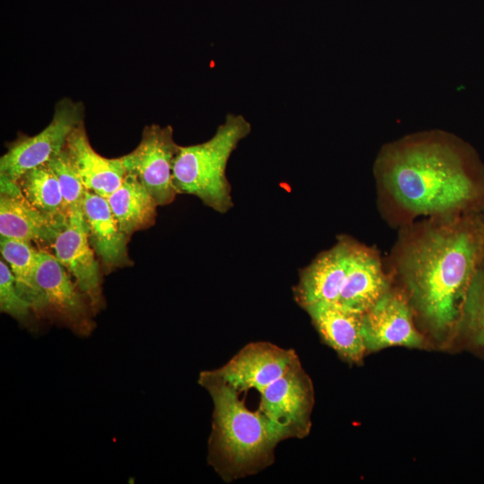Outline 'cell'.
Instances as JSON below:
<instances>
[{
    "label": "cell",
    "instance_id": "obj_1",
    "mask_svg": "<svg viewBox=\"0 0 484 484\" xmlns=\"http://www.w3.org/2000/svg\"><path fill=\"white\" fill-rule=\"evenodd\" d=\"M479 253L472 231L441 228L427 231L402 256L400 273L411 305L438 344H448L458 332Z\"/></svg>",
    "mask_w": 484,
    "mask_h": 484
},
{
    "label": "cell",
    "instance_id": "obj_2",
    "mask_svg": "<svg viewBox=\"0 0 484 484\" xmlns=\"http://www.w3.org/2000/svg\"><path fill=\"white\" fill-rule=\"evenodd\" d=\"M378 169L395 200L415 213L454 211L474 195V183L461 151L436 134L393 145L380 158Z\"/></svg>",
    "mask_w": 484,
    "mask_h": 484
},
{
    "label": "cell",
    "instance_id": "obj_3",
    "mask_svg": "<svg viewBox=\"0 0 484 484\" xmlns=\"http://www.w3.org/2000/svg\"><path fill=\"white\" fill-rule=\"evenodd\" d=\"M198 384L213 404L208 462L225 480H234L272 464L277 445L288 432L260 410L250 411L238 392L203 371Z\"/></svg>",
    "mask_w": 484,
    "mask_h": 484
},
{
    "label": "cell",
    "instance_id": "obj_4",
    "mask_svg": "<svg viewBox=\"0 0 484 484\" xmlns=\"http://www.w3.org/2000/svg\"><path fill=\"white\" fill-rule=\"evenodd\" d=\"M251 130L250 122L243 115L229 113L209 140L180 146L173 169L177 194L194 195L205 206L227 213L234 206L226 174L228 162Z\"/></svg>",
    "mask_w": 484,
    "mask_h": 484
},
{
    "label": "cell",
    "instance_id": "obj_5",
    "mask_svg": "<svg viewBox=\"0 0 484 484\" xmlns=\"http://www.w3.org/2000/svg\"><path fill=\"white\" fill-rule=\"evenodd\" d=\"M83 105L65 98L55 107L51 122L39 134H20L0 158V176L17 181L26 171L48 163L65 148L72 131L83 123Z\"/></svg>",
    "mask_w": 484,
    "mask_h": 484
},
{
    "label": "cell",
    "instance_id": "obj_6",
    "mask_svg": "<svg viewBox=\"0 0 484 484\" xmlns=\"http://www.w3.org/2000/svg\"><path fill=\"white\" fill-rule=\"evenodd\" d=\"M37 282L43 299V319L70 330L78 337H89L96 324L86 296L71 274L51 253L40 250Z\"/></svg>",
    "mask_w": 484,
    "mask_h": 484
},
{
    "label": "cell",
    "instance_id": "obj_7",
    "mask_svg": "<svg viewBox=\"0 0 484 484\" xmlns=\"http://www.w3.org/2000/svg\"><path fill=\"white\" fill-rule=\"evenodd\" d=\"M180 145L171 125H146L137 147L120 157L126 173L134 175L154 197L159 206L171 203L178 194L173 183V169Z\"/></svg>",
    "mask_w": 484,
    "mask_h": 484
},
{
    "label": "cell",
    "instance_id": "obj_8",
    "mask_svg": "<svg viewBox=\"0 0 484 484\" xmlns=\"http://www.w3.org/2000/svg\"><path fill=\"white\" fill-rule=\"evenodd\" d=\"M54 255L88 298L95 315L105 307L100 266L91 246L82 208L68 212L53 245Z\"/></svg>",
    "mask_w": 484,
    "mask_h": 484
},
{
    "label": "cell",
    "instance_id": "obj_9",
    "mask_svg": "<svg viewBox=\"0 0 484 484\" xmlns=\"http://www.w3.org/2000/svg\"><path fill=\"white\" fill-rule=\"evenodd\" d=\"M298 360L293 350L257 341L246 345L222 367L203 372L238 393L256 389L261 393Z\"/></svg>",
    "mask_w": 484,
    "mask_h": 484
},
{
    "label": "cell",
    "instance_id": "obj_10",
    "mask_svg": "<svg viewBox=\"0 0 484 484\" xmlns=\"http://www.w3.org/2000/svg\"><path fill=\"white\" fill-rule=\"evenodd\" d=\"M313 405V385L298 360L261 393L259 410L290 438H302L311 428Z\"/></svg>",
    "mask_w": 484,
    "mask_h": 484
},
{
    "label": "cell",
    "instance_id": "obj_11",
    "mask_svg": "<svg viewBox=\"0 0 484 484\" xmlns=\"http://www.w3.org/2000/svg\"><path fill=\"white\" fill-rule=\"evenodd\" d=\"M362 333L367 352L393 346L426 349L428 344L415 327L408 302L389 290L363 314Z\"/></svg>",
    "mask_w": 484,
    "mask_h": 484
},
{
    "label": "cell",
    "instance_id": "obj_12",
    "mask_svg": "<svg viewBox=\"0 0 484 484\" xmlns=\"http://www.w3.org/2000/svg\"><path fill=\"white\" fill-rule=\"evenodd\" d=\"M355 247L352 242L341 240L300 272L294 297L301 307L319 302H338Z\"/></svg>",
    "mask_w": 484,
    "mask_h": 484
},
{
    "label": "cell",
    "instance_id": "obj_13",
    "mask_svg": "<svg viewBox=\"0 0 484 484\" xmlns=\"http://www.w3.org/2000/svg\"><path fill=\"white\" fill-rule=\"evenodd\" d=\"M65 224L40 212L23 196L17 182L0 176L1 237L52 246Z\"/></svg>",
    "mask_w": 484,
    "mask_h": 484
},
{
    "label": "cell",
    "instance_id": "obj_14",
    "mask_svg": "<svg viewBox=\"0 0 484 484\" xmlns=\"http://www.w3.org/2000/svg\"><path fill=\"white\" fill-rule=\"evenodd\" d=\"M326 344L344 360L358 364L367 353L362 333L363 314L338 303L319 302L304 308Z\"/></svg>",
    "mask_w": 484,
    "mask_h": 484
},
{
    "label": "cell",
    "instance_id": "obj_15",
    "mask_svg": "<svg viewBox=\"0 0 484 484\" xmlns=\"http://www.w3.org/2000/svg\"><path fill=\"white\" fill-rule=\"evenodd\" d=\"M82 212L89 241L105 272L133 265L127 250L129 237L120 229L107 199L87 190Z\"/></svg>",
    "mask_w": 484,
    "mask_h": 484
},
{
    "label": "cell",
    "instance_id": "obj_16",
    "mask_svg": "<svg viewBox=\"0 0 484 484\" xmlns=\"http://www.w3.org/2000/svg\"><path fill=\"white\" fill-rule=\"evenodd\" d=\"M64 150L86 189L104 198L121 185L126 174L120 157L105 158L94 151L83 123L72 131Z\"/></svg>",
    "mask_w": 484,
    "mask_h": 484
},
{
    "label": "cell",
    "instance_id": "obj_17",
    "mask_svg": "<svg viewBox=\"0 0 484 484\" xmlns=\"http://www.w3.org/2000/svg\"><path fill=\"white\" fill-rule=\"evenodd\" d=\"M387 290V281L377 259L356 245L337 303L364 314Z\"/></svg>",
    "mask_w": 484,
    "mask_h": 484
},
{
    "label": "cell",
    "instance_id": "obj_18",
    "mask_svg": "<svg viewBox=\"0 0 484 484\" xmlns=\"http://www.w3.org/2000/svg\"><path fill=\"white\" fill-rule=\"evenodd\" d=\"M106 199L120 229L129 238L155 224L159 204L134 175L126 173Z\"/></svg>",
    "mask_w": 484,
    "mask_h": 484
},
{
    "label": "cell",
    "instance_id": "obj_19",
    "mask_svg": "<svg viewBox=\"0 0 484 484\" xmlns=\"http://www.w3.org/2000/svg\"><path fill=\"white\" fill-rule=\"evenodd\" d=\"M0 251L14 277L18 292L30 303L38 319H43L42 294L36 278L40 250L30 242L1 237Z\"/></svg>",
    "mask_w": 484,
    "mask_h": 484
},
{
    "label": "cell",
    "instance_id": "obj_20",
    "mask_svg": "<svg viewBox=\"0 0 484 484\" xmlns=\"http://www.w3.org/2000/svg\"><path fill=\"white\" fill-rule=\"evenodd\" d=\"M16 182L33 207L57 222L66 223L68 215L59 182L48 163L26 171Z\"/></svg>",
    "mask_w": 484,
    "mask_h": 484
},
{
    "label": "cell",
    "instance_id": "obj_21",
    "mask_svg": "<svg viewBox=\"0 0 484 484\" xmlns=\"http://www.w3.org/2000/svg\"><path fill=\"white\" fill-rule=\"evenodd\" d=\"M458 330L472 345L484 349V270L476 269L462 307Z\"/></svg>",
    "mask_w": 484,
    "mask_h": 484
},
{
    "label": "cell",
    "instance_id": "obj_22",
    "mask_svg": "<svg viewBox=\"0 0 484 484\" xmlns=\"http://www.w3.org/2000/svg\"><path fill=\"white\" fill-rule=\"evenodd\" d=\"M0 311L33 331L34 319L38 317L30 303L18 292L10 267L3 259L0 261Z\"/></svg>",
    "mask_w": 484,
    "mask_h": 484
},
{
    "label": "cell",
    "instance_id": "obj_23",
    "mask_svg": "<svg viewBox=\"0 0 484 484\" xmlns=\"http://www.w3.org/2000/svg\"><path fill=\"white\" fill-rule=\"evenodd\" d=\"M48 164L59 182L67 215L72 210L82 208L87 189L72 168L65 150L50 160Z\"/></svg>",
    "mask_w": 484,
    "mask_h": 484
}]
</instances>
